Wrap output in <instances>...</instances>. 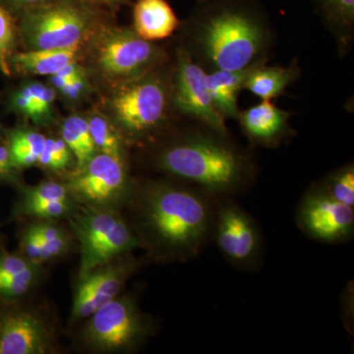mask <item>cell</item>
Wrapping results in <instances>:
<instances>
[{
  "mask_svg": "<svg viewBox=\"0 0 354 354\" xmlns=\"http://www.w3.org/2000/svg\"><path fill=\"white\" fill-rule=\"evenodd\" d=\"M179 20L167 0H138L133 9V30L146 41L169 38Z\"/></svg>",
  "mask_w": 354,
  "mask_h": 354,
  "instance_id": "obj_16",
  "label": "cell"
},
{
  "mask_svg": "<svg viewBox=\"0 0 354 354\" xmlns=\"http://www.w3.org/2000/svg\"><path fill=\"white\" fill-rule=\"evenodd\" d=\"M297 221L302 232L316 241L337 243L353 235V208L334 199L323 184L305 194L298 207Z\"/></svg>",
  "mask_w": 354,
  "mask_h": 354,
  "instance_id": "obj_12",
  "label": "cell"
},
{
  "mask_svg": "<svg viewBox=\"0 0 354 354\" xmlns=\"http://www.w3.org/2000/svg\"><path fill=\"white\" fill-rule=\"evenodd\" d=\"M171 93L157 69L113 84L108 99V118L128 144H144L167 120Z\"/></svg>",
  "mask_w": 354,
  "mask_h": 354,
  "instance_id": "obj_5",
  "label": "cell"
},
{
  "mask_svg": "<svg viewBox=\"0 0 354 354\" xmlns=\"http://www.w3.org/2000/svg\"><path fill=\"white\" fill-rule=\"evenodd\" d=\"M38 167L51 174L65 176L75 171L76 160L73 153L62 137L46 138Z\"/></svg>",
  "mask_w": 354,
  "mask_h": 354,
  "instance_id": "obj_27",
  "label": "cell"
},
{
  "mask_svg": "<svg viewBox=\"0 0 354 354\" xmlns=\"http://www.w3.org/2000/svg\"><path fill=\"white\" fill-rule=\"evenodd\" d=\"M142 265L143 261L135 257L133 253H127L77 277L70 325H77L102 305L118 297Z\"/></svg>",
  "mask_w": 354,
  "mask_h": 354,
  "instance_id": "obj_11",
  "label": "cell"
},
{
  "mask_svg": "<svg viewBox=\"0 0 354 354\" xmlns=\"http://www.w3.org/2000/svg\"><path fill=\"white\" fill-rule=\"evenodd\" d=\"M207 72L193 62L186 51L177 60L172 102L184 115L201 121L220 134L227 133L225 118L218 113L206 82Z\"/></svg>",
  "mask_w": 354,
  "mask_h": 354,
  "instance_id": "obj_13",
  "label": "cell"
},
{
  "mask_svg": "<svg viewBox=\"0 0 354 354\" xmlns=\"http://www.w3.org/2000/svg\"><path fill=\"white\" fill-rule=\"evenodd\" d=\"M88 88H90V84L86 73L67 84L59 91V93L66 101L74 102L80 101L83 97H85L88 93Z\"/></svg>",
  "mask_w": 354,
  "mask_h": 354,
  "instance_id": "obj_35",
  "label": "cell"
},
{
  "mask_svg": "<svg viewBox=\"0 0 354 354\" xmlns=\"http://www.w3.org/2000/svg\"><path fill=\"white\" fill-rule=\"evenodd\" d=\"M328 193L342 204L354 207V167L348 165L337 169L323 184Z\"/></svg>",
  "mask_w": 354,
  "mask_h": 354,
  "instance_id": "obj_28",
  "label": "cell"
},
{
  "mask_svg": "<svg viewBox=\"0 0 354 354\" xmlns=\"http://www.w3.org/2000/svg\"><path fill=\"white\" fill-rule=\"evenodd\" d=\"M200 16L197 46L214 70L237 71L262 62L267 30L248 7L232 1H211L203 7Z\"/></svg>",
  "mask_w": 354,
  "mask_h": 354,
  "instance_id": "obj_2",
  "label": "cell"
},
{
  "mask_svg": "<svg viewBox=\"0 0 354 354\" xmlns=\"http://www.w3.org/2000/svg\"><path fill=\"white\" fill-rule=\"evenodd\" d=\"M213 235L221 253L232 264L248 268L259 256L261 236L257 225L234 203L223 202L215 209Z\"/></svg>",
  "mask_w": 354,
  "mask_h": 354,
  "instance_id": "obj_14",
  "label": "cell"
},
{
  "mask_svg": "<svg viewBox=\"0 0 354 354\" xmlns=\"http://www.w3.org/2000/svg\"><path fill=\"white\" fill-rule=\"evenodd\" d=\"M17 191L18 198L11 213L12 218H16L23 209L35 205L55 201H75L64 180L48 179L32 186L21 184Z\"/></svg>",
  "mask_w": 354,
  "mask_h": 354,
  "instance_id": "obj_22",
  "label": "cell"
},
{
  "mask_svg": "<svg viewBox=\"0 0 354 354\" xmlns=\"http://www.w3.org/2000/svg\"><path fill=\"white\" fill-rule=\"evenodd\" d=\"M295 75L297 70L292 67L267 66L262 60L251 68L243 88L262 101H271L283 94L288 86L295 80Z\"/></svg>",
  "mask_w": 354,
  "mask_h": 354,
  "instance_id": "obj_20",
  "label": "cell"
},
{
  "mask_svg": "<svg viewBox=\"0 0 354 354\" xmlns=\"http://www.w3.org/2000/svg\"><path fill=\"white\" fill-rule=\"evenodd\" d=\"M35 266L38 265L26 259L18 251L9 252L6 247L0 244V279L27 271Z\"/></svg>",
  "mask_w": 354,
  "mask_h": 354,
  "instance_id": "obj_32",
  "label": "cell"
},
{
  "mask_svg": "<svg viewBox=\"0 0 354 354\" xmlns=\"http://www.w3.org/2000/svg\"><path fill=\"white\" fill-rule=\"evenodd\" d=\"M15 22L12 14L0 4V70L6 75H10V57L15 51Z\"/></svg>",
  "mask_w": 354,
  "mask_h": 354,
  "instance_id": "obj_29",
  "label": "cell"
},
{
  "mask_svg": "<svg viewBox=\"0 0 354 354\" xmlns=\"http://www.w3.org/2000/svg\"><path fill=\"white\" fill-rule=\"evenodd\" d=\"M88 3L102 4V6H114L125 1V0H85Z\"/></svg>",
  "mask_w": 354,
  "mask_h": 354,
  "instance_id": "obj_37",
  "label": "cell"
},
{
  "mask_svg": "<svg viewBox=\"0 0 354 354\" xmlns=\"http://www.w3.org/2000/svg\"><path fill=\"white\" fill-rule=\"evenodd\" d=\"M66 221L80 252L78 277L118 256L142 249L123 212L78 206Z\"/></svg>",
  "mask_w": 354,
  "mask_h": 354,
  "instance_id": "obj_6",
  "label": "cell"
},
{
  "mask_svg": "<svg viewBox=\"0 0 354 354\" xmlns=\"http://www.w3.org/2000/svg\"><path fill=\"white\" fill-rule=\"evenodd\" d=\"M57 91L51 86L30 82L21 86L10 97V106L15 113L34 121L46 124L53 118Z\"/></svg>",
  "mask_w": 354,
  "mask_h": 354,
  "instance_id": "obj_18",
  "label": "cell"
},
{
  "mask_svg": "<svg viewBox=\"0 0 354 354\" xmlns=\"http://www.w3.org/2000/svg\"><path fill=\"white\" fill-rule=\"evenodd\" d=\"M60 137L73 153L76 169H80L95 153L94 142L91 134L88 120L81 115L72 114L65 118L60 125Z\"/></svg>",
  "mask_w": 354,
  "mask_h": 354,
  "instance_id": "obj_23",
  "label": "cell"
},
{
  "mask_svg": "<svg viewBox=\"0 0 354 354\" xmlns=\"http://www.w3.org/2000/svg\"><path fill=\"white\" fill-rule=\"evenodd\" d=\"M44 277V266L0 279V304H13L34 295Z\"/></svg>",
  "mask_w": 354,
  "mask_h": 354,
  "instance_id": "obj_26",
  "label": "cell"
},
{
  "mask_svg": "<svg viewBox=\"0 0 354 354\" xmlns=\"http://www.w3.org/2000/svg\"><path fill=\"white\" fill-rule=\"evenodd\" d=\"M97 153L111 156L128 165L127 142L108 116L94 113L87 118Z\"/></svg>",
  "mask_w": 354,
  "mask_h": 354,
  "instance_id": "obj_24",
  "label": "cell"
},
{
  "mask_svg": "<svg viewBox=\"0 0 354 354\" xmlns=\"http://www.w3.org/2000/svg\"><path fill=\"white\" fill-rule=\"evenodd\" d=\"M84 74H86L84 67L81 66L78 62H72V64L67 65L64 68L57 72V74H55V75L50 76V86L55 91L59 92L67 84L71 82L74 79L84 75Z\"/></svg>",
  "mask_w": 354,
  "mask_h": 354,
  "instance_id": "obj_34",
  "label": "cell"
},
{
  "mask_svg": "<svg viewBox=\"0 0 354 354\" xmlns=\"http://www.w3.org/2000/svg\"><path fill=\"white\" fill-rule=\"evenodd\" d=\"M46 139L41 132L30 128H17L9 132L6 145L13 165L20 171L37 165Z\"/></svg>",
  "mask_w": 354,
  "mask_h": 354,
  "instance_id": "obj_21",
  "label": "cell"
},
{
  "mask_svg": "<svg viewBox=\"0 0 354 354\" xmlns=\"http://www.w3.org/2000/svg\"><path fill=\"white\" fill-rule=\"evenodd\" d=\"M85 0H48L23 14L20 32L28 50L80 48L95 30Z\"/></svg>",
  "mask_w": 354,
  "mask_h": 354,
  "instance_id": "obj_7",
  "label": "cell"
},
{
  "mask_svg": "<svg viewBox=\"0 0 354 354\" xmlns=\"http://www.w3.org/2000/svg\"><path fill=\"white\" fill-rule=\"evenodd\" d=\"M48 0H0V4L11 14L19 13L21 16L35 7L46 3Z\"/></svg>",
  "mask_w": 354,
  "mask_h": 354,
  "instance_id": "obj_36",
  "label": "cell"
},
{
  "mask_svg": "<svg viewBox=\"0 0 354 354\" xmlns=\"http://www.w3.org/2000/svg\"><path fill=\"white\" fill-rule=\"evenodd\" d=\"M137 295L122 291L77 324V348L92 354H128L141 348L153 335L155 324Z\"/></svg>",
  "mask_w": 354,
  "mask_h": 354,
  "instance_id": "obj_4",
  "label": "cell"
},
{
  "mask_svg": "<svg viewBox=\"0 0 354 354\" xmlns=\"http://www.w3.org/2000/svg\"><path fill=\"white\" fill-rule=\"evenodd\" d=\"M29 298L0 304V354L59 353L55 314Z\"/></svg>",
  "mask_w": 354,
  "mask_h": 354,
  "instance_id": "obj_8",
  "label": "cell"
},
{
  "mask_svg": "<svg viewBox=\"0 0 354 354\" xmlns=\"http://www.w3.org/2000/svg\"><path fill=\"white\" fill-rule=\"evenodd\" d=\"M64 181L79 206L120 212L127 208L136 188L128 165L102 153H95Z\"/></svg>",
  "mask_w": 354,
  "mask_h": 354,
  "instance_id": "obj_9",
  "label": "cell"
},
{
  "mask_svg": "<svg viewBox=\"0 0 354 354\" xmlns=\"http://www.w3.org/2000/svg\"><path fill=\"white\" fill-rule=\"evenodd\" d=\"M290 113L271 101H262L237 115L247 136L256 143L272 146L286 134Z\"/></svg>",
  "mask_w": 354,
  "mask_h": 354,
  "instance_id": "obj_15",
  "label": "cell"
},
{
  "mask_svg": "<svg viewBox=\"0 0 354 354\" xmlns=\"http://www.w3.org/2000/svg\"><path fill=\"white\" fill-rule=\"evenodd\" d=\"M18 252L24 256L26 259L34 264L44 266L51 262L50 254L44 248L41 241L36 234L32 232L31 228L25 223L20 228L17 235Z\"/></svg>",
  "mask_w": 354,
  "mask_h": 354,
  "instance_id": "obj_30",
  "label": "cell"
},
{
  "mask_svg": "<svg viewBox=\"0 0 354 354\" xmlns=\"http://www.w3.org/2000/svg\"><path fill=\"white\" fill-rule=\"evenodd\" d=\"M0 244H2L1 235H0Z\"/></svg>",
  "mask_w": 354,
  "mask_h": 354,
  "instance_id": "obj_38",
  "label": "cell"
},
{
  "mask_svg": "<svg viewBox=\"0 0 354 354\" xmlns=\"http://www.w3.org/2000/svg\"><path fill=\"white\" fill-rule=\"evenodd\" d=\"M205 193L167 180L136 184L123 215L151 259L185 262L201 252L213 235L215 220Z\"/></svg>",
  "mask_w": 354,
  "mask_h": 354,
  "instance_id": "obj_1",
  "label": "cell"
},
{
  "mask_svg": "<svg viewBox=\"0 0 354 354\" xmlns=\"http://www.w3.org/2000/svg\"><path fill=\"white\" fill-rule=\"evenodd\" d=\"M326 17L344 29H351L354 22V0H317Z\"/></svg>",
  "mask_w": 354,
  "mask_h": 354,
  "instance_id": "obj_31",
  "label": "cell"
},
{
  "mask_svg": "<svg viewBox=\"0 0 354 354\" xmlns=\"http://www.w3.org/2000/svg\"><path fill=\"white\" fill-rule=\"evenodd\" d=\"M50 254L51 261L68 255L75 241L71 230L59 221L31 220L26 223Z\"/></svg>",
  "mask_w": 354,
  "mask_h": 354,
  "instance_id": "obj_25",
  "label": "cell"
},
{
  "mask_svg": "<svg viewBox=\"0 0 354 354\" xmlns=\"http://www.w3.org/2000/svg\"><path fill=\"white\" fill-rule=\"evenodd\" d=\"M80 48L70 50H27L14 53L10 69L28 76H53L72 62H78Z\"/></svg>",
  "mask_w": 354,
  "mask_h": 354,
  "instance_id": "obj_17",
  "label": "cell"
},
{
  "mask_svg": "<svg viewBox=\"0 0 354 354\" xmlns=\"http://www.w3.org/2000/svg\"><path fill=\"white\" fill-rule=\"evenodd\" d=\"M254 65L237 71L213 70L211 73L207 72L206 82L209 94L214 106L223 118H237L239 113L237 95L243 88L247 75Z\"/></svg>",
  "mask_w": 354,
  "mask_h": 354,
  "instance_id": "obj_19",
  "label": "cell"
},
{
  "mask_svg": "<svg viewBox=\"0 0 354 354\" xmlns=\"http://www.w3.org/2000/svg\"><path fill=\"white\" fill-rule=\"evenodd\" d=\"M93 64L113 84L136 78L157 69L165 59L164 50L140 38L133 29L104 30L93 46Z\"/></svg>",
  "mask_w": 354,
  "mask_h": 354,
  "instance_id": "obj_10",
  "label": "cell"
},
{
  "mask_svg": "<svg viewBox=\"0 0 354 354\" xmlns=\"http://www.w3.org/2000/svg\"><path fill=\"white\" fill-rule=\"evenodd\" d=\"M160 171L196 184L209 195L232 194L245 185L249 167L232 147L213 137L190 135L162 148L156 158Z\"/></svg>",
  "mask_w": 354,
  "mask_h": 354,
  "instance_id": "obj_3",
  "label": "cell"
},
{
  "mask_svg": "<svg viewBox=\"0 0 354 354\" xmlns=\"http://www.w3.org/2000/svg\"><path fill=\"white\" fill-rule=\"evenodd\" d=\"M20 169L13 165L6 144L0 145V184L19 187L21 181Z\"/></svg>",
  "mask_w": 354,
  "mask_h": 354,
  "instance_id": "obj_33",
  "label": "cell"
}]
</instances>
